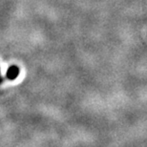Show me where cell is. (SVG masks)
<instances>
[{
  "label": "cell",
  "mask_w": 147,
  "mask_h": 147,
  "mask_svg": "<svg viewBox=\"0 0 147 147\" xmlns=\"http://www.w3.org/2000/svg\"><path fill=\"white\" fill-rule=\"evenodd\" d=\"M18 75H19V68L16 65H13L8 69L6 76H7V78L11 79V80H13V79H16L18 76Z\"/></svg>",
  "instance_id": "obj_1"
}]
</instances>
